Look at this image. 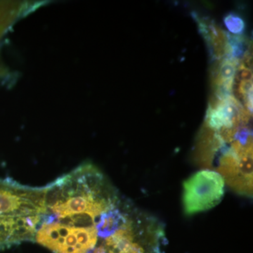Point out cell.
I'll list each match as a JSON object with an SVG mask.
<instances>
[{
    "label": "cell",
    "mask_w": 253,
    "mask_h": 253,
    "mask_svg": "<svg viewBox=\"0 0 253 253\" xmlns=\"http://www.w3.org/2000/svg\"><path fill=\"white\" fill-rule=\"evenodd\" d=\"M116 200L102 174L89 164L45 189L46 210L72 225H91L98 216L114 208Z\"/></svg>",
    "instance_id": "obj_1"
},
{
    "label": "cell",
    "mask_w": 253,
    "mask_h": 253,
    "mask_svg": "<svg viewBox=\"0 0 253 253\" xmlns=\"http://www.w3.org/2000/svg\"><path fill=\"white\" fill-rule=\"evenodd\" d=\"M106 253H145L144 248L139 243L133 242L125 245L116 250L106 249Z\"/></svg>",
    "instance_id": "obj_11"
},
{
    "label": "cell",
    "mask_w": 253,
    "mask_h": 253,
    "mask_svg": "<svg viewBox=\"0 0 253 253\" xmlns=\"http://www.w3.org/2000/svg\"><path fill=\"white\" fill-rule=\"evenodd\" d=\"M200 31L204 37L212 58L217 60L225 59L229 56V44L228 33L221 31L211 20L196 18Z\"/></svg>",
    "instance_id": "obj_7"
},
{
    "label": "cell",
    "mask_w": 253,
    "mask_h": 253,
    "mask_svg": "<svg viewBox=\"0 0 253 253\" xmlns=\"http://www.w3.org/2000/svg\"><path fill=\"white\" fill-rule=\"evenodd\" d=\"M47 212L45 189H30L0 181V215L42 216Z\"/></svg>",
    "instance_id": "obj_4"
},
{
    "label": "cell",
    "mask_w": 253,
    "mask_h": 253,
    "mask_svg": "<svg viewBox=\"0 0 253 253\" xmlns=\"http://www.w3.org/2000/svg\"><path fill=\"white\" fill-rule=\"evenodd\" d=\"M126 220L127 219L126 217L118 209L113 208L103 213L95 227L97 235L101 238L109 237L125 224Z\"/></svg>",
    "instance_id": "obj_9"
},
{
    "label": "cell",
    "mask_w": 253,
    "mask_h": 253,
    "mask_svg": "<svg viewBox=\"0 0 253 253\" xmlns=\"http://www.w3.org/2000/svg\"><path fill=\"white\" fill-rule=\"evenodd\" d=\"M224 23L231 33L236 36L241 34L245 30V22L239 15L229 14L224 18Z\"/></svg>",
    "instance_id": "obj_10"
},
{
    "label": "cell",
    "mask_w": 253,
    "mask_h": 253,
    "mask_svg": "<svg viewBox=\"0 0 253 253\" xmlns=\"http://www.w3.org/2000/svg\"><path fill=\"white\" fill-rule=\"evenodd\" d=\"M42 216L9 217L0 215V249L36 236Z\"/></svg>",
    "instance_id": "obj_6"
},
{
    "label": "cell",
    "mask_w": 253,
    "mask_h": 253,
    "mask_svg": "<svg viewBox=\"0 0 253 253\" xmlns=\"http://www.w3.org/2000/svg\"><path fill=\"white\" fill-rule=\"evenodd\" d=\"M224 179L218 172L204 169L193 174L183 184V206L186 215L215 207L224 194Z\"/></svg>",
    "instance_id": "obj_3"
},
{
    "label": "cell",
    "mask_w": 253,
    "mask_h": 253,
    "mask_svg": "<svg viewBox=\"0 0 253 253\" xmlns=\"http://www.w3.org/2000/svg\"><path fill=\"white\" fill-rule=\"evenodd\" d=\"M42 1H0V38L21 19L39 8Z\"/></svg>",
    "instance_id": "obj_8"
},
{
    "label": "cell",
    "mask_w": 253,
    "mask_h": 253,
    "mask_svg": "<svg viewBox=\"0 0 253 253\" xmlns=\"http://www.w3.org/2000/svg\"><path fill=\"white\" fill-rule=\"evenodd\" d=\"M4 72V70L2 69V68H0V76H1V75L3 74V73Z\"/></svg>",
    "instance_id": "obj_12"
},
{
    "label": "cell",
    "mask_w": 253,
    "mask_h": 253,
    "mask_svg": "<svg viewBox=\"0 0 253 253\" xmlns=\"http://www.w3.org/2000/svg\"><path fill=\"white\" fill-rule=\"evenodd\" d=\"M93 225H71L46 221L36 231L38 244L55 253H89L97 243Z\"/></svg>",
    "instance_id": "obj_2"
},
{
    "label": "cell",
    "mask_w": 253,
    "mask_h": 253,
    "mask_svg": "<svg viewBox=\"0 0 253 253\" xmlns=\"http://www.w3.org/2000/svg\"><path fill=\"white\" fill-rule=\"evenodd\" d=\"M221 153L217 170L224 183L237 194L252 197L253 151L239 156L226 147Z\"/></svg>",
    "instance_id": "obj_5"
}]
</instances>
